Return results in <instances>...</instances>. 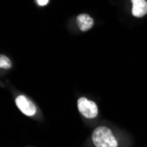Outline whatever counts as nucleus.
Masks as SVG:
<instances>
[{"instance_id": "f257e3e1", "label": "nucleus", "mask_w": 147, "mask_h": 147, "mask_svg": "<svg viewBox=\"0 0 147 147\" xmlns=\"http://www.w3.org/2000/svg\"><path fill=\"white\" fill-rule=\"evenodd\" d=\"M92 139L96 147H117V141L112 131L104 126L94 129Z\"/></svg>"}, {"instance_id": "f03ea898", "label": "nucleus", "mask_w": 147, "mask_h": 147, "mask_svg": "<svg viewBox=\"0 0 147 147\" xmlns=\"http://www.w3.org/2000/svg\"><path fill=\"white\" fill-rule=\"evenodd\" d=\"M78 108L79 112L86 118H94L98 115L97 105L86 98L82 97L78 100Z\"/></svg>"}, {"instance_id": "7ed1b4c3", "label": "nucleus", "mask_w": 147, "mask_h": 147, "mask_svg": "<svg viewBox=\"0 0 147 147\" xmlns=\"http://www.w3.org/2000/svg\"><path fill=\"white\" fill-rule=\"evenodd\" d=\"M16 105L20 109V111L26 115L32 116L36 112L35 106L25 96H22V95L18 96L16 98Z\"/></svg>"}, {"instance_id": "20e7f679", "label": "nucleus", "mask_w": 147, "mask_h": 147, "mask_svg": "<svg viewBox=\"0 0 147 147\" xmlns=\"http://www.w3.org/2000/svg\"><path fill=\"white\" fill-rule=\"evenodd\" d=\"M132 14L137 18H141L147 13L146 0H131Z\"/></svg>"}, {"instance_id": "39448f33", "label": "nucleus", "mask_w": 147, "mask_h": 147, "mask_svg": "<svg viewBox=\"0 0 147 147\" xmlns=\"http://www.w3.org/2000/svg\"><path fill=\"white\" fill-rule=\"evenodd\" d=\"M77 24L80 30L86 32L92 28L93 20L87 14H80L77 17Z\"/></svg>"}, {"instance_id": "423d86ee", "label": "nucleus", "mask_w": 147, "mask_h": 147, "mask_svg": "<svg viewBox=\"0 0 147 147\" xmlns=\"http://www.w3.org/2000/svg\"><path fill=\"white\" fill-rule=\"evenodd\" d=\"M11 66V63L10 59L5 56L1 55V57H0V67L9 69Z\"/></svg>"}, {"instance_id": "0eeeda50", "label": "nucleus", "mask_w": 147, "mask_h": 147, "mask_svg": "<svg viewBox=\"0 0 147 147\" xmlns=\"http://www.w3.org/2000/svg\"><path fill=\"white\" fill-rule=\"evenodd\" d=\"M37 3H38L39 5L43 6V5H46L49 3V0H37Z\"/></svg>"}]
</instances>
